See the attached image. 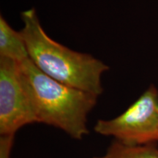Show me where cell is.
Returning a JSON list of instances; mask_svg holds the SVG:
<instances>
[{
	"label": "cell",
	"instance_id": "cell-1",
	"mask_svg": "<svg viewBox=\"0 0 158 158\" xmlns=\"http://www.w3.org/2000/svg\"><path fill=\"white\" fill-rule=\"evenodd\" d=\"M21 32L29 59L41 72L57 81L96 96L103 92L101 78L109 67L92 55L70 49L46 34L35 8L21 12Z\"/></svg>",
	"mask_w": 158,
	"mask_h": 158
},
{
	"label": "cell",
	"instance_id": "cell-2",
	"mask_svg": "<svg viewBox=\"0 0 158 158\" xmlns=\"http://www.w3.org/2000/svg\"><path fill=\"white\" fill-rule=\"evenodd\" d=\"M20 67L36 122L59 128L76 140L87 135V116L98 97L50 78L29 59Z\"/></svg>",
	"mask_w": 158,
	"mask_h": 158
},
{
	"label": "cell",
	"instance_id": "cell-3",
	"mask_svg": "<svg viewBox=\"0 0 158 158\" xmlns=\"http://www.w3.org/2000/svg\"><path fill=\"white\" fill-rule=\"evenodd\" d=\"M102 135L126 145H146L158 141V90L152 85L124 113L94 127Z\"/></svg>",
	"mask_w": 158,
	"mask_h": 158
},
{
	"label": "cell",
	"instance_id": "cell-4",
	"mask_svg": "<svg viewBox=\"0 0 158 158\" xmlns=\"http://www.w3.org/2000/svg\"><path fill=\"white\" fill-rule=\"evenodd\" d=\"M35 122L20 63L0 57V134L15 135L20 128Z\"/></svg>",
	"mask_w": 158,
	"mask_h": 158
},
{
	"label": "cell",
	"instance_id": "cell-5",
	"mask_svg": "<svg viewBox=\"0 0 158 158\" xmlns=\"http://www.w3.org/2000/svg\"><path fill=\"white\" fill-rule=\"evenodd\" d=\"M0 57L19 63L29 59L21 32L12 28L2 15L0 16Z\"/></svg>",
	"mask_w": 158,
	"mask_h": 158
},
{
	"label": "cell",
	"instance_id": "cell-6",
	"mask_svg": "<svg viewBox=\"0 0 158 158\" xmlns=\"http://www.w3.org/2000/svg\"><path fill=\"white\" fill-rule=\"evenodd\" d=\"M94 158H158V149L151 144L126 145L114 141L104 155Z\"/></svg>",
	"mask_w": 158,
	"mask_h": 158
},
{
	"label": "cell",
	"instance_id": "cell-7",
	"mask_svg": "<svg viewBox=\"0 0 158 158\" xmlns=\"http://www.w3.org/2000/svg\"><path fill=\"white\" fill-rule=\"evenodd\" d=\"M15 135H1L0 138V158H10L11 149Z\"/></svg>",
	"mask_w": 158,
	"mask_h": 158
},
{
	"label": "cell",
	"instance_id": "cell-8",
	"mask_svg": "<svg viewBox=\"0 0 158 158\" xmlns=\"http://www.w3.org/2000/svg\"><path fill=\"white\" fill-rule=\"evenodd\" d=\"M157 142H158V141H157Z\"/></svg>",
	"mask_w": 158,
	"mask_h": 158
}]
</instances>
